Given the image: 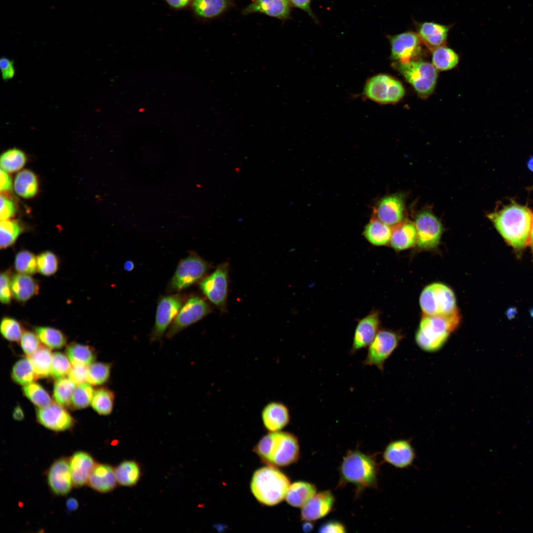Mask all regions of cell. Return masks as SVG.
Wrapping results in <instances>:
<instances>
[{
	"instance_id": "6da1fadb",
	"label": "cell",
	"mask_w": 533,
	"mask_h": 533,
	"mask_svg": "<svg viewBox=\"0 0 533 533\" xmlns=\"http://www.w3.org/2000/svg\"><path fill=\"white\" fill-rule=\"evenodd\" d=\"M488 217L499 233L513 247L522 249L527 244L533 218L528 208L512 204L489 214Z\"/></svg>"
},
{
	"instance_id": "7a4b0ae2",
	"label": "cell",
	"mask_w": 533,
	"mask_h": 533,
	"mask_svg": "<svg viewBox=\"0 0 533 533\" xmlns=\"http://www.w3.org/2000/svg\"><path fill=\"white\" fill-rule=\"evenodd\" d=\"M460 322L458 311L445 316L423 315L415 335V341L422 350L434 352L445 345Z\"/></svg>"
},
{
	"instance_id": "3957f363",
	"label": "cell",
	"mask_w": 533,
	"mask_h": 533,
	"mask_svg": "<svg viewBox=\"0 0 533 533\" xmlns=\"http://www.w3.org/2000/svg\"><path fill=\"white\" fill-rule=\"evenodd\" d=\"M265 463L273 466H285L296 462L300 450L297 437L289 432H270L263 436L254 449Z\"/></svg>"
},
{
	"instance_id": "277c9868",
	"label": "cell",
	"mask_w": 533,
	"mask_h": 533,
	"mask_svg": "<svg viewBox=\"0 0 533 533\" xmlns=\"http://www.w3.org/2000/svg\"><path fill=\"white\" fill-rule=\"evenodd\" d=\"M290 485L289 478L273 466L262 467L252 477L251 492L261 503L273 506L285 498Z\"/></svg>"
},
{
	"instance_id": "5b68a950",
	"label": "cell",
	"mask_w": 533,
	"mask_h": 533,
	"mask_svg": "<svg viewBox=\"0 0 533 533\" xmlns=\"http://www.w3.org/2000/svg\"><path fill=\"white\" fill-rule=\"evenodd\" d=\"M378 465L374 458L357 450L349 451L340 466L343 482L359 487H371L376 485Z\"/></svg>"
},
{
	"instance_id": "8992f818",
	"label": "cell",
	"mask_w": 533,
	"mask_h": 533,
	"mask_svg": "<svg viewBox=\"0 0 533 533\" xmlns=\"http://www.w3.org/2000/svg\"><path fill=\"white\" fill-rule=\"evenodd\" d=\"M395 67L420 96L425 98L432 93L438 76L437 69L432 64L415 59L396 62Z\"/></svg>"
},
{
	"instance_id": "52a82bcc",
	"label": "cell",
	"mask_w": 533,
	"mask_h": 533,
	"mask_svg": "<svg viewBox=\"0 0 533 533\" xmlns=\"http://www.w3.org/2000/svg\"><path fill=\"white\" fill-rule=\"evenodd\" d=\"M419 305L423 315L445 316L458 310L453 290L441 283L425 287L419 297Z\"/></svg>"
},
{
	"instance_id": "ba28073f",
	"label": "cell",
	"mask_w": 533,
	"mask_h": 533,
	"mask_svg": "<svg viewBox=\"0 0 533 533\" xmlns=\"http://www.w3.org/2000/svg\"><path fill=\"white\" fill-rule=\"evenodd\" d=\"M209 268L207 261L192 253L179 262L167 287L168 293L179 292L203 279Z\"/></svg>"
},
{
	"instance_id": "9c48e42d",
	"label": "cell",
	"mask_w": 533,
	"mask_h": 533,
	"mask_svg": "<svg viewBox=\"0 0 533 533\" xmlns=\"http://www.w3.org/2000/svg\"><path fill=\"white\" fill-rule=\"evenodd\" d=\"M364 93L369 99L379 103H394L403 97L405 89L397 79L387 75L379 74L368 80Z\"/></svg>"
},
{
	"instance_id": "30bf717a",
	"label": "cell",
	"mask_w": 533,
	"mask_h": 533,
	"mask_svg": "<svg viewBox=\"0 0 533 533\" xmlns=\"http://www.w3.org/2000/svg\"><path fill=\"white\" fill-rule=\"evenodd\" d=\"M402 336L388 329H380L368 346L366 357L363 362L366 366H374L381 372L384 370L385 361L399 345Z\"/></svg>"
},
{
	"instance_id": "8fae6325",
	"label": "cell",
	"mask_w": 533,
	"mask_h": 533,
	"mask_svg": "<svg viewBox=\"0 0 533 533\" xmlns=\"http://www.w3.org/2000/svg\"><path fill=\"white\" fill-rule=\"evenodd\" d=\"M185 296L176 293L162 296L158 300L155 321L150 334V341H160L166 330L172 324L175 317L185 303Z\"/></svg>"
},
{
	"instance_id": "7c38bea8",
	"label": "cell",
	"mask_w": 533,
	"mask_h": 533,
	"mask_svg": "<svg viewBox=\"0 0 533 533\" xmlns=\"http://www.w3.org/2000/svg\"><path fill=\"white\" fill-rule=\"evenodd\" d=\"M212 311L208 303L199 296L190 297L184 303L166 334L171 339L178 333L203 319Z\"/></svg>"
},
{
	"instance_id": "4fadbf2b",
	"label": "cell",
	"mask_w": 533,
	"mask_h": 533,
	"mask_svg": "<svg viewBox=\"0 0 533 533\" xmlns=\"http://www.w3.org/2000/svg\"><path fill=\"white\" fill-rule=\"evenodd\" d=\"M228 276V264L225 263L199 282L202 293L221 311L226 308Z\"/></svg>"
},
{
	"instance_id": "5bb4252c",
	"label": "cell",
	"mask_w": 533,
	"mask_h": 533,
	"mask_svg": "<svg viewBox=\"0 0 533 533\" xmlns=\"http://www.w3.org/2000/svg\"><path fill=\"white\" fill-rule=\"evenodd\" d=\"M415 225L417 244L420 248L429 250L438 245L442 233V226L433 214L428 211L420 212L416 217Z\"/></svg>"
},
{
	"instance_id": "9a60e30c",
	"label": "cell",
	"mask_w": 533,
	"mask_h": 533,
	"mask_svg": "<svg viewBox=\"0 0 533 533\" xmlns=\"http://www.w3.org/2000/svg\"><path fill=\"white\" fill-rule=\"evenodd\" d=\"M391 49V57L398 63L414 60L420 52L421 40L418 33L405 32L388 36Z\"/></svg>"
},
{
	"instance_id": "2e32d148",
	"label": "cell",
	"mask_w": 533,
	"mask_h": 533,
	"mask_svg": "<svg viewBox=\"0 0 533 533\" xmlns=\"http://www.w3.org/2000/svg\"><path fill=\"white\" fill-rule=\"evenodd\" d=\"M36 417L41 425L54 431L69 430L75 424V420L68 411L64 407L56 403H52L45 407L37 408Z\"/></svg>"
},
{
	"instance_id": "e0dca14e",
	"label": "cell",
	"mask_w": 533,
	"mask_h": 533,
	"mask_svg": "<svg viewBox=\"0 0 533 533\" xmlns=\"http://www.w3.org/2000/svg\"><path fill=\"white\" fill-rule=\"evenodd\" d=\"M380 325V313L375 309L360 319L354 331L350 354L368 346L379 331Z\"/></svg>"
},
{
	"instance_id": "ac0fdd59",
	"label": "cell",
	"mask_w": 533,
	"mask_h": 533,
	"mask_svg": "<svg viewBox=\"0 0 533 533\" xmlns=\"http://www.w3.org/2000/svg\"><path fill=\"white\" fill-rule=\"evenodd\" d=\"M47 482L51 492L59 496H65L74 486L69 458L61 457L56 459L47 472Z\"/></svg>"
},
{
	"instance_id": "d6986e66",
	"label": "cell",
	"mask_w": 533,
	"mask_h": 533,
	"mask_svg": "<svg viewBox=\"0 0 533 533\" xmlns=\"http://www.w3.org/2000/svg\"><path fill=\"white\" fill-rule=\"evenodd\" d=\"M404 197L400 194L383 197L374 207V216L389 226H395L402 222L404 216Z\"/></svg>"
},
{
	"instance_id": "ffe728a7",
	"label": "cell",
	"mask_w": 533,
	"mask_h": 533,
	"mask_svg": "<svg viewBox=\"0 0 533 533\" xmlns=\"http://www.w3.org/2000/svg\"><path fill=\"white\" fill-rule=\"evenodd\" d=\"M384 460L398 468H406L414 461L416 454L410 441L399 439L390 442L383 455Z\"/></svg>"
},
{
	"instance_id": "44dd1931",
	"label": "cell",
	"mask_w": 533,
	"mask_h": 533,
	"mask_svg": "<svg viewBox=\"0 0 533 533\" xmlns=\"http://www.w3.org/2000/svg\"><path fill=\"white\" fill-rule=\"evenodd\" d=\"M334 502L335 497L330 491L316 494L302 507L301 519L313 521L324 517L331 511Z\"/></svg>"
},
{
	"instance_id": "7402d4cb",
	"label": "cell",
	"mask_w": 533,
	"mask_h": 533,
	"mask_svg": "<svg viewBox=\"0 0 533 533\" xmlns=\"http://www.w3.org/2000/svg\"><path fill=\"white\" fill-rule=\"evenodd\" d=\"M69 466L74 486H84L96 463L92 456L84 451H77L69 458Z\"/></svg>"
},
{
	"instance_id": "603a6c76",
	"label": "cell",
	"mask_w": 533,
	"mask_h": 533,
	"mask_svg": "<svg viewBox=\"0 0 533 533\" xmlns=\"http://www.w3.org/2000/svg\"><path fill=\"white\" fill-rule=\"evenodd\" d=\"M291 7L289 0H253L242 13L260 12L284 20L291 18Z\"/></svg>"
},
{
	"instance_id": "cb8c5ba5",
	"label": "cell",
	"mask_w": 533,
	"mask_h": 533,
	"mask_svg": "<svg viewBox=\"0 0 533 533\" xmlns=\"http://www.w3.org/2000/svg\"><path fill=\"white\" fill-rule=\"evenodd\" d=\"M262 419L267 430L270 432L279 431L286 426L290 421L289 409L280 402L269 403L262 410Z\"/></svg>"
},
{
	"instance_id": "d4e9b609",
	"label": "cell",
	"mask_w": 533,
	"mask_h": 533,
	"mask_svg": "<svg viewBox=\"0 0 533 533\" xmlns=\"http://www.w3.org/2000/svg\"><path fill=\"white\" fill-rule=\"evenodd\" d=\"M117 484L114 468L106 463H96L87 482L91 489L100 493L112 491Z\"/></svg>"
},
{
	"instance_id": "484cf974",
	"label": "cell",
	"mask_w": 533,
	"mask_h": 533,
	"mask_svg": "<svg viewBox=\"0 0 533 533\" xmlns=\"http://www.w3.org/2000/svg\"><path fill=\"white\" fill-rule=\"evenodd\" d=\"M450 28V26L425 22L419 25L417 33L421 41L433 50L446 42Z\"/></svg>"
},
{
	"instance_id": "4316f807",
	"label": "cell",
	"mask_w": 533,
	"mask_h": 533,
	"mask_svg": "<svg viewBox=\"0 0 533 533\" xmlns=\"http://www.w3.org/2000/svg\"><path fill=\"white\" fill-rule=\"evenodd\" d=\"M39 289L38 282L31 275L18 273L12 276V296L19 303H26L37 295Z\"/></svg>"
},
{
	"instance_id": "83f0119b",
	"label": "cell",
	"mask_w": 533,
	"mask_h": 533,
	"mask_svg": "<svg viewBox=\"0 0 533 533\" xmlns=\"http://www.w3.org/2000/svg\"><path fill=\"white\" fill-rule=\"evenodd\" d=\"M417 241L415 225L411 221H406L394 227L389 242L395 250L402 251L412 247Z\"/></svg>"
},
{
	"instance_id": "f1b7e54d",
	"label": "cell",
	"mask_w": 533,
	"mask_h": 533,
	"mask_svg": "<svg viewBox=\"0 0 533 533\" xmlns=\"http://www.w3.org/2000/svg\"><path fill=\"white\" fill-rule=\"evenodd\" d=\"M392 233L390 226L373 216L365 226L363 235L366 239L374 246H383L390 242Z\"/></svg>"
},
{
	"instance_id": "f546056e",
	"label": "cell",
	"mask_w": 533,
	"mask_h": 533,
	"mask_svg": "<svg viewBox=\"0 0 533 533\" xmlns=\"http://www.w3.org/2000/svg\"><path fill=\"white\" fill-rule=\"evenodd\" d=\"M316 488L311 483L298 481L290 485L285 496L287 502L296 507H302L315 494Z\"/></svg>"
},
{
	"instance_id": "4dcf8cb0",
	"label": "cell",
	"mask_w": 533,
	"mask_h": 533,
	"mask_svg": "<svg viewBox=\"0 0 533 533\" xmlns=\"http://www.w3.org/2000/svg\"><path fill=\"white\" fill-rule=\"evenodd\" d=\"M114 471L117 484L122 486L136 485L141 476V467L133 460L123 461L114 468Z\"/></svg>"
},
{
	"instance_id": "1f68e13d",
	"label": "cell",
	"mask_w": 533,
	"mask_h": 533,
	"mask_svg": "<svg viewBox=\"0 0 533 533\" xmlns=\"http://www.w3.org/2000/svg\"><path fill=\"white\" fill-rule=\"evenodd\" d=\"M52 354L49 347L41 345L33 354L27 356L37 379L45 378L51 375Z\"/></svg>"
},
{
	"instance_id": "d6a6232c",
	"label": "cell",
	"mask_w": 533,
	"mask_h": 533,
	"mask_svg": "<svg viewBox=\"0 0 533 533\" xmlns=\"http://www.w3.org/2000/svg\"><path fill=\"white\" fill-rule=\"evenodd\" d=\"M15 192L23 198L34 196L38 190V182L35 174L29 170H24L16 176L14 182Z\"/></svg>"
},
{
	"instance_id": "836d02e7",
	"label": "cell",
	"mask_w": 533,
	"mask_h": 533,
	"mask_svg": "<svg viewBox=\"0 0 533 533\" xmlns=\"http://www.w3.org/2000/svg\"><path fill=\"white\" fill-rule=\"evenodd\" d=\"M66 353L73 365L87 366L96 359L94 350L89 346L76 343L70 344Z\"/></svg>"
},
{
	"instance_id": "e575fe53",
	"label": "cell",
	"mask_w": 533,
	"mask_h": 533,
	"mask_svg": "<svg viewBox=\"0 0 533 533\" xmlns=\"http://www.w3.org/2000/svg\"><path fill=\"white\" fill-rule=\"evenodd\" d=\"M192 5L195 13L204 18L219 15L229 5L228 0H193Z\"/></svg>"
},
{
	"instance_id": "d590c367",
	"label": "cell",
	"mask_w": 533,
	"mask_h": 533,
	"mask_svg": "<svg viewBox=\"0 0 533 533\" xmlns=\"http://www.w3.org/2000/svg\"><path fill=\"white\" fill-rule=\"evenodd\" d=\"M35 332L39 340L50 348L59 349L64 346L67 338L60 330L48 326H37Z\"/></svg>"
},
{
	"instance_id": "8d00e7d4",
	"label": "cell",
	"mask_w": 533,
	"mask_h": 533,
	"mask_svg": "<svg viewBox=\"0 0 533 533\" xmlns=\"http://www.w3.org/2000/svg\"><path fill=\"white\" fill-rule=\"evenodd\" d=\"M115 394L107 387H100L94 392L91 404L92 408L99 415H110L114 408Z\"/></svg>"
},
{
	"instance_id": "74e56055",
	"label": "cell",
	"mask_w": 533,
	"mask_h": 533,
	"mask_svg": "<svg viewBox=\"0 0 533 533\" xmlns=\"http://www.w3.org/2000/svg\"><path fill=\"white\" fill-rule=\"evenodd\" d=\"M458 60V55L448 47L442 45L433 49L432 64L437 70H451L457 65Z\"/></svg>"
},
{
	"instance_id": "f35d334b",
	"label": "cell",
	"mask_w": 533,
	"mask_h": 533,
	"mask_svg": "<svg viewBox=\"0 0 533 533\" xmlns=\"http://www.w3.org/2000/svg\"><path fill=\"white\" fill-rule=\"evenodd\" d=\"M76 384L69 378L57 379L54 385L53 398L55 402L63 407L71 406V401Z\"/></svg>"
},
{
	"instance_id": "ab89813d",
	"label": "cell",
	"mask_w": 533,
	"mask_h": 533,
	"mask_svg": "<svg viewBox=\"0 0 533 533\" xmlns=\"http://www.w3.org/2000/svg\"><path fill=\"white\" fill-rule=\"evenodd\" d=\"M26 158V154L22 151L17 148L9 149L0 156L1 169L6 172H16L24 166Z\"/></svg>"
},
{
	"instance_id": "60d3db41",
	"label": "cell",
	"mask_w": 533,
	"mask_h": 533,
	"mask_svg": "<svg viewBox=\"0 0 533 533\" xmlns=\"http://www.w3.org/2000/svg\"><path fill=\"white\" fill-rule=\"evenodd\" d=\"M11 375L15 382L24 386L37 379L32 364L28 358L21 359L15 363Z\"/></svg>"
},
{
	"instance_id": "b9f144b4",
	"label": "cell",
	"mask_w": 533,
	"mask_h": 533,
	"mask_svg": "<svg viewBox=\"0 0 533 533\" xmlns=\"http://www.w3.org/2000/svg\"><path fill=\"white\" fill-rule=\"evenodd\" d=\"M23 228L16 221L3 220L0 224V247L6 249L12 245L21 233Z\"/></svg>"
},
{
	"instance_id": "7bdbcfd3",
	"label": "cell",
	"mask_w": 533,
	"mask_h": 533,
	"mask_svg": "<svg viewBox=\"0 0 533 533\" xmlns=\"http://www.w3.org/2000/svg\"><path fill=\"white\" fill-rule=\"evenodd\" d=\"M14 266L18 273L33 275L38 271L37 256L27 250H22L15 255Z\"/></svg>"
},
{
	"instance_id": "ee69618b",
	"label": "cell",
	"mask_w": 533,
	"mask_h": 533,
	"mask_svg": "<svg viewBox=\"0 0 533 533\" xmlns=\"http://www.w3.org/2000/svg\"><path fill=\"white\" fill-rule=\"evenodd\" d=\"M23 391L24 394L38 407H45L52 403L48 393L37 382L33 381L24 385Z\"/></svg>"
},
{
	"instance_id": "f6af8a7d",
	"label": "cell",
	"mask_w": 533,
	"mask_h": 533,
	"mask_svg": "<svg viewBox=\"0 0 533 533\" xmlns=\"http://www.w3.org/2000/svg\"><path fill=\"white\" fill-rule=\"evenodd\" d=\"M112 364L93 362L87 367V381L92 385H100L107 382L111 376Z\"/></svg>"
},
{
	"instance_id": "bcb514c9",
	"label": "cell",
	"mask_w": 533,
	"mask_h": 533,
	"mask_svg": "<svg viewBox=\"0 0 533 533\" xmlns=\"http://www.w3.org/2000/svg\"><path fill=\"white\" fill-rule=\"evenodd\" d=\"M94 392L90 383L84 382L77 384L73 393L71 407L77 409L88 407L91 402Z\"/></svg>"
},
{
	"instance_id": "7dc6e473",
	"label": "cell",
	"mask_w": 533,
	"mask_h": 533,
	"mask_svg": "<svg viewBox=\"0 0 533 533\" xmlns=\"http://www.w3.org/2000/svg\"><path fill=\"white\" fill-rule=\"evenodd\" d=\"M38 271L41 274L49 276L58 269L59 262L56 255L50 251H45L37 256Z\"/></svg>"
},
{
	"instance_id": "c3c4849f",
	"label": "cell",
	"mask_w": 533,
	"mask_h": 533,
	"mask_svg": "<svg viewBox=\"0 0 533 533\" xmlns=\"http://www.w3.org/2000/svg\"><path fill=\"white\" fill-rule=\"evenodd\" d=\"M0 331L2 336L10 342L20 341L23 334L22 327L16 319L4 316L1 320Z\"/></svg>"
},
{
	"instance_id": "681fc988",
	"label": "cell",
	"mask_w": 533,
	"mask_h": 533,
	"mask_svg": "<svg viewBox=\"0 0 533 533\" xmlns=\"http://www.w3.org/2000/svg\"><path fill=\"white\" fill-rule=\"evenodd\" d=\"M70 361L64 354L56 352L53 353L51 376L55 379L65 377L68 375L72 368Z\"/></svg>"
},
{
	"instance_id": "f907efd6",
	"label": "cell",
	"mask_w": 533,
	"mask_h": 533,
	"mask_svg": "<svg viewBox=\"0 0 533 533\" xmlns=\"http://www.w3.org/2000/svg\"><path fill=\"white\" fill-rule=\"evenodd\" d=\"M12 275L10 270L2 271L0 276V301L3 305L9 304L12 296L11 289Z\"/></svg>"
},
{
	"instance_id": "816d5d0a",
	"label": "cell",
	"mask_w": 533,
	"mask_h": 533,
	"mask_svg": "<svg viewBox=\"0 0 533 533\" xmlns=\"http://www.w3.org/2000/svg\"><path fill=\"white\" fill-rule=\"evenodd\" d=\"M20 341L21 347L27 356L33 354L41 345L36 333L30 331H24Z\"/></svg>"
},
{
	"instance_id": "f5cc1de1",
	"label": "cell",
	"mask_w": 533,
	"mask_h": 533,
	"mask_svg": "<svg viewBox=\"0 0 533 533\" xmlns=\"http://www.w3.org/2000/svg\"><path fill=\"white\" fill-rule=\"evenodd\" d=\"M87 375V366L76 365H73L68 374L69 378L76 384L86 382Z\"/></svg>"
},
{
	"instance_id": "db71d44e",
	"label": "cell",
	"mask_w": 533,
	"mask_h": 533,
	"mask_svg": "<svg viewBox=\"0 0 533 533\" xmlns=\"http://www.w3.org/2000/svg\"><path fill=\"white\" fill-rule=\"evenodd\" d=\"M16 207L14 202L4 196H0V221L6 220L14 215Z\"/></svg>"
},
{
	"instance_id": "11a10c76",
	"label": "cell",
	"mask_w": 533,
	"mask_h": 533,
	"mask_svg": "<svg viewBox=\"0 0 533 533\" xmlns=\"http://www.w3.org/2000/svg\"><path fill=\"white\" fill-rule=\"evenodd\" d=\"M0 69L2 78L4 81L13 78L15 75L16 70L13 61L7 57H2L0 58Z\"/></svg>"
},
{
	"instance_id": "9f6ffc18",
	"label": "cell",
	"mask_w": 533,
	"mask_h": 533,
	"mask_svg": "<svg viewBox=\"0 0 533 533\" xmlns=\"http://www.w3.org/2000/svg\"><path fill=\"white\" fill-rule=\"evenodd\" d=\"M312 0H289L291 6L299 8L305 13L313 20L315 23H318V19L314 14L311 4Z\"/></svg>"
},
{
	"instance_id": "6f0895ef",
	"label": "cell",
	"mask_w": 533,
	"mask_h": 533,
	"mask_svg": "<svg viewBox=\"0 0 533 533\" xmlns=\"http://www.w3.org/2000/svg\"><path fill=\"white\" fill-rule=\"evenodd\" d=\"M319 533H344L346 532L344 526L341 523L336 521H330L322 524L319 528Z\"/></svg>"
},
{
	"instance_id": "680465c9",
	"label": "cell",
	"mask_w": 533,
	"mask_h": 533,
	"mask_svg": "<svg viewBox=\"0 0 533 533\" xmlns=\"http://www.w3.org/2000/svg\"><path fill=\"white\" fill-rule=\"evenodd\" d=\"M0 190L1 191H7L12 189V180L7 172L0 169Z\"/></svg>"
},
{
	"instance_id": "91938a15",
	"label": "cell",
	"mask_w": 533,
	"mask_h": 533,
	"mask_svg": "<svg viewBox=\"0 0 533 533\" xmlns=\"http://www.w3.org/2000/svg\"><path fill=\"white\" fill-rule=\"evenodd\" d=\"M172 7L177 8L186 6L190 0H165Z\"/></svg>"
},
{
	"instance_id": "94428289",
	"label": "cell",
	"mask_w": 533,
	"mask_h": 533,
	"mask_svg": "<svg viewBox=\"0 0 533 533\" xmlns=\"http://www.w3.org/2000/svg\"><path fill=\"white\" fill-rule=\"evenodd\" d=\"M12 418L17 421H21L24 418V414L21 407L19 405L15 407L12 412Z\"/></svg>"
},
{
	"instance_id": "6125c7cd",
	"label": "cell",
	"mask_w": 533,
	"mask_h": 533,
	"mask_svg": "<svg viewBox=\"0 0 533 533\" xmlns=\"http://www.w3.org/2000/svg\"><path fill=\"white\" fill-rule=\"evenodd\" d=\"M66 505L68 510L72 512L77 509L78 507V502L76 498L74 497H70L67 499Z\"/></svg>"
},
{
	"instance_id": "be15d7a7",
	"label": "cell",
	"mask_w": 533,
	"mask_h": 533,
	"mask_svg": "<svg viewBox=\"0 0 533 533\" xmlns=\"http://www.w3.org/2000/svg\"><path fill=\"white\" fill-rule=\"evenodd\" d=\"M134 263L131 260L126 261L123 265L124 269L127 272L131 271L134 268Z\"/></svg>"
},
{
	"instance_id": "e7e4bbea",
	"label": "cell",
	"mask_w": 533,
	"mask_h": 533,
	"mask_svg": "<svg viewBox=\"0 0 533 533\" xmlns=\"http://www.w3.org/2000/svg\"><path fill=\"white\" fill-rule=\"evenodd\" d=\"M530 238H531V245H532V247L533 252V222H532V227H531V231H530Z\"/></svg>"
},
{
	"instance_id": "03108f58",
	"label": "cell",
	"mask_w": 533,
	"mask_h": 533,
	"mask_svg": "<svg viewBox=\"0 0 533 533\" xmlns=\"http://www.w3.org/2000/svg\"><path fill=\"white\" fill-rule=\"evenodd\" d=\"M528 165L529 169L533 171V158L529 160Z\"/></svg>"
}]
</instances>
